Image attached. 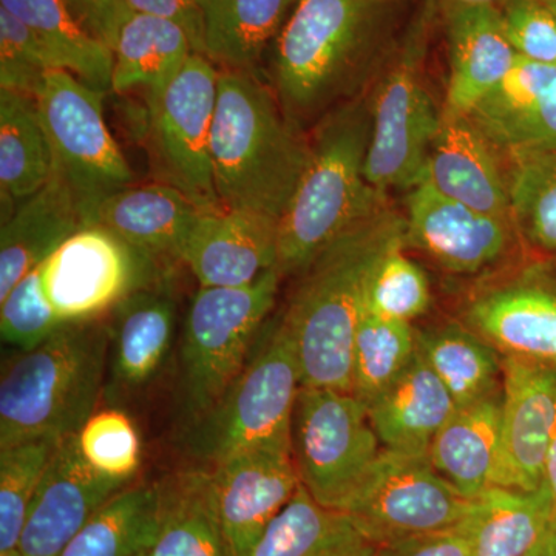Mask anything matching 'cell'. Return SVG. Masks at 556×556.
<instances>
[{
  "label": "cell",
  "mask_w": 556,
  "mask_h": 556,
  "mask_svg": "<svg viewBox=\"0 0 556 556\" xmlns=\"http://www.w3.org/2000/svg\"><path fill=\"white\" fill-rule=\"evenodd\" d=\"M159 522L155 484L127 485L110 497L60 556H144Z\"/></svg>",
  "instance_id": "obj_35"
},
{
  "label": "cell",
  "mask_w": 556,
  "mask_h": 556,
  "mask_svg": "<svg viewBox=\"0 0 556 556\" xmlns=\"http://www.w3.org/2000/svg\"><path fill=\"white\" fill-rule=\"evenodd\" d=\"M203 211L197 201L166 182L130 186L94 207L87 226L112 230L153 258L179 260L182 244Z\"/></svg>",
  "instance_id": "obj_23"
},
{
  "label": "cell",
  "mask_w": 556,
  "mask_h": 556,
  "mask_svg": "<svg viewBox=\"0 0 556 556\" xmlns=\"http://www.w3.org/2000/svg\"><path fill=\"white\" fill-rule=\"evenodd\" d=\"M439 5V3H438ZM448 46V83L441 118H464L518 60L496 5H439Z\"/></svg>",
  "instance_id": "obj_20"
},
{
  "label": "cell",
  "mask_w": 556,
  "mask_h": 556,
  "mask_svg": "<svg viewBox=\"0 0 556 556\" xmlns=\"http://www.w3.org/2000/svg\"><path fill=\"white\" fill-rule=\"evenodd\" d=\"M53 155L30 94L0 89L2 222L53 177Z\"/></svg>",
  "instance_id": "obj_31"
},
{
  "label": "cell",
  "mask_w": 556,
  "mask_h": 556,
  "mask_svg": "<svg viewBox=\"0 0 556 556\" xmlns=\"http://www.w3.org/2000/svg\"><path fill=\"white\" fill-rule=\"evenodd\" d=\"M371 124L369 89L313 127L308 167L278 225L281 278L298 277L329 243L390 203L365 177Z\"/></svg>",
  "instance_id": "obj_4"
},
{
  "label": "cell",
  "mask_w": 556,
  "mask_h": 556,
  "mask_svg": "<svg viewBox=\"0 0 556 556\" xmlns=\"http://www.w3.org/2000/svg\"><path fill=\"white\" fill-rule=\"evenodd\" d=\"M407 244H399L379 263L369 283L367 311L390 320H412L427 313L430 285L424 270L404 254Z\"/></svg>",
  "instance_id": "obj_40"
},
{
  "label": "cell",
  "mask_w": 556,
  "mask_h": 556,
  "mask_svg": "<svg viewBox=\"0 0 556 556\" xmlns=\"http://www.w3.org/2000/svg\"><path fill=\"white\" fill-rule=\"evenodd\" d=\"M405 223L407 247L459 274L478 273L503 257L514 226L447 199L427 181L409 190Z\"/></svg>",
  "instance_id": "obj_17"
},
{
  "label": "cell",
  "mask_w": 556,
  "mask_h": 556,
  "mask_svg": "<svg viewBox=\"0 0 556 556\" xmlns=\"http://www.w3.org/2000/svg\"><path fill=\"white\" fill-rule=\"evenodd\" d=\"M417 353L452 394L456 407H466L500 391L503 358L478 332L457 324L416 331Z\"/></svg>",
  "instance_id": "obj_34"
},
{
  "label": "cell",
  "mask_w": 556,
  "mask_h": 556,
  "mask_svg": "<svg viewBox=\"0 0 556 556\" xmlns=\"http://www.w3.org/2000/svg\"><path fill=\"white\" fill-rule=\"evenodd\" d=\"M439 5H496L506 2V0H437Z\"/></svg>",
  "instance_id": "obj_51"
},
{
  "label": "cell",
  "mask_w": 556,
  "mask_h": 556,
  "mask_svg": "<svg viewBox=\"0 0 556 556\" xmlns=\"http://www.w3.org/2000/svg\"><path fill=\"white\" fill-rule=\"evenodd\" d=\"M468 325L504 356L556 365V295L535 287L486 292L468 306Z\"/></svg>",
  "instance_id": "obj_27"
},
{
  "label": "cell",
  "mask_w": 556,
  "mask_h": 556,
  "mask_svg": "<svg viewBox=\"0 0 556 556\" xmlns=\"http://www.w3.org/2000/svg\"><path fill=\"white\" fill-rule=\"evenodd\" d=\"M219 70L193 53L178 75L146 93L150 155L161 182L185 192L204 208H218L212 175L211 137Z\"/></svg>",
  "instance_id": "obj_12"
},
{
  "label": "cell",
  "mask_w": 556,
  "mask_h": 556,
  "mask_svg": "<svg viewBox=\"0 0 556 556\" xmlns=\"http://www.w3.org/2000/svg\"><path fill=\"white\" fill-rule=\"evenodd\" d=\"M192 54L188 33L178 24L131 11L113 47L112 91L160 90Z\"/></svg>",
  "instance_id": "obj_32"
},
{
  "label": "cell",
  "mask_w": 556,
  "mask_h": 556,
  "mask_svg": "<svg viewBox=\"0 0 556 556\" xmlns=\"http://www.w3.org/2000/svg\"><path fill=\"white\" fill-rule=\"evenodd\" d=\"M134 13L150 14L175 22L188 33L193 53L203 56V22L199 0H127Z\"/></svg>",
  "instance_id": "obj_47"
},
{
  "label": "cell",
  "mask_w": 556,
  "mask_h": 556,
  "mask_svg": "<svg viewBox=\"0 0 556 556\" xmlns=\"http://www.w3.org/2000/svg\"><path fill=\"white\" fill-rule=\"evenodd\" d=\"M456 408L447 388L416 353L404 375L368 408V417L382 448L428 457Z\"/></svg>",
  "instance_id": "obj_26"
},
{
  "label": "cell",
  "mask_w": 556,
  "mask_h": 556,
  "mask_svg": "<svg viewBox=\"0 0 556 556\" xmlns=\"http://www.w3.org/2000/svg\"><path fill=\"white\" fill-rule=\"evenodd\" d=\"M130 485L94 470L84 459L78 434L61 439L28 511L20 541L25 556H60L105 503Z\"/></svg>",
  "instance_id": "obj_15"
},
{
  "label": "cell",
  "mask_w": 556,
  "mask_h": 556,
  "mask_svg": "<svg viewBox=\"0 0 556 556\" xmlns=\"http://www.w3.org/2000/svg\"><path fill=\"white\" fill-rule=\"evenodd\" d=\"M361 540L345 514L320 506L300 482L249 556H340Z\"/></svg>",
  "instance_id": "obj_36"
},
{
  "label": "cell",
  "mask_w": 556,
  "mask_h": 556,
  "mask_svg": "<svg viewBox=\"0 0 556 556\" xmlns=\"http://www.w3.org/2000/svg\"><path fill=\"white\" fill-rule=\"evenodd\" d=\"M437 0H424L407 22L371 89V138L365 177L380 192L424 181L428 152L441 126L426 80V60Z\"/></svg>",
  "instance_id": "obj_6"
},
{
  "label": "cell",
  "mask_w": 556,
  "mask_h": 556,
  "mask_svg": "<svg viewBox=\"0 0 556 556\" xmlns=\"http://www.w3.org/2000/svg\"><path fill=\"white\" fill-rule=\"evenodd\" d=\"M211 467L219 517L236 556H249L300 485L292 453L252 448Z\"/></svg>",
  "instance_id": "obj_18"
},
{
  "label": "cell",
  "mask_w": 556,
  "mask_h": 556,
  "mask_svg": "<svg viewBox=\"0 0 556 556\" xmlns=\"http://www.w3.org/2000/svg\"><path fill=\"white\" fill-rule=\"evenodd\" d=\"M56 62L38 36L0 7V89L35 98Z\"/></svg>",
  "instance_id": "obj_43"
},
{
  "label": "cell",
  "mask_w": 556,
  "mask_h": 556,
  "mask_svg": "<svg viewBox=\"0 0 556 556\" xmlns=\"http://www.w3.org/2000/svg\"><path fill=\"white\" fill-rule=\"evenodd\" d=\"M522 556H556V521L547 530L546 535Z\"/></svg>",
  "instance_id": "obj_48"
},
{
  "label": "cell",
  "mask_w": 556,
  "mask_h": 556,
  "mask_svg": "<svg viewBox=\"0 0 556 556\" xmlns=\"http://www.w3.org/2000/svg\"><path fill=\"white\" fill-rule=\"evenodd\" d=\"M471 500L431 466L430 457L382 448L342 514L372 546L457 527Z\"/></svg>",
  "instance_id": "obj_11"
},
{
  "label": "cell",
  "mask_w": 556,
  "mask_h": 556,
  "mask_svg": "<svg viewBox=\"0 0 556 556\" xmlns=\"http://www.w3.org/2000/svg\"><path fill=\"white\" fill-rule=\"evenodd\" d=\"M547 5L551 7L552 10H554V13L556 14V0H546Z\"/></svg>",
  "instance_id": "obj_53"
},
{
  "label": "cell",
  "mask_w": 556,
  "mask_h": 556,
  "mask_svg": "<svg viewBox=\"0 0 556 556\" xmlns=\"http://www.w3.org/2000/svg\"><path fill=\"white\" fill-rule=\"evenodd\" d=\"M280 219L247 208H208L190 228L179 262L201 288L247 287L276 268Z\"/></svg>",
  "instance_id": "obj_16"
},
{
  "label": "cell",
  "mask_w": 556,
  "mask_h": 556,
  "mask_svg": "<svg viewBox=\"0 0 556 556\" xmlns=\"http://www.w3.org/2000/svg\"><path fill=\"white\" fill-rule=\"evenodd\" d=\"M76 22L113 51L124 21L131 13L127 0H64Z\"/></svg>",
  "instance_id": "obj_45"
},
{
  "label": "cell",
  "mask_w": 556,
  "mask_h": 556,
  "mask_svg": "<svg viewBox=\"0 0 556 556\" xmlns=\"http://www.w3.org/2000/svg\"><path fill=\"white\" fill-rule=\"evenodd\" d=\"M309 156V138L288 118L262 75L219 70L211 137L219 206L280 219Z\"/></svg>",
  "instance_id": "obj_3"
},
{
  "label": "cell",
  "mask_w": 556,
  "mask_h": 556,
  "mask_svg": "<svg viewBox=\"0 0 556 556\" xmlns=\"http://www.w3.org/2000/svg\"><path fill=\"white\" fill-rule=\"evenodd\" d=\"M110 388L130 394L160 375L174 343L177 302L166 285L139 288L108 314Z\"/></svg>",
  "instance_id": "obj_21"
},
{
  "label": "cell",
  "mask_w": 556,
  "mask_h": 556,
  "mask_svg": "<svg viewBox=\"0 0 556 556\" xmlns=\"http://www.w3.org/2000/svg\"><path fill=\"white\" fill-rule=\"evenodd\" d=\"M84 459L110 478L130 482L141 463V441L130 417L119 409L94 413L78 433Z\"/></svg>",
  "instance_id": "obj_41"
},
{
  "label": "cell",
  "mask_w": 556,
  "mask_h": 556,
  "mask_svg": "<svg viewBox=\"0 0 556 556\" xmlns=\"http://www.w3.org/2000/svg\"><path fill=\"white\" fill-rule=\"evenodd\" d=\"M556 521V504L544 482L533 492L492 485L471 500L459 529L471 556H522Z\"/></svg>",
  "instance_id": "obj_28"
},
{
  "label": "cell",
  "mask_w": 556,
  "mask_h": 556,
  "mask_svg": "<svg viewBox=\"0 0 556 556\" xmlns=\"http://www.w3.org/2000/svg\"><path fill=\"white\" fill-rule=\"evenodd\" d=\"M156 489L159 522L144 556H236L219 517L211 467L175 471Z\"/></svg>",
  "instance_id": "obj_24"
},
{
  "label": "cell",
  "mask_w": 556,
  "mask_h": 556,
  "mask_svg": "<svg viewBox=\"0 0 556 556\" xmlns=\"http://www.w3.org/2000/svg\"><path fill=\"white\" fill-rule=\"evenodd\" d=\"M64 325L43 295L39 268L22 278L7 298L0 300V334L3 343L21 351L39 346Z\"/></svg>",
  "instance_id": "obj_42"
},
{
  "label": "cell",
  "mask_w": 556,
  "mask_h": 556,
  "mask_svg": "<svg viewBox=\"0 0 556 556\" xmlns=\"http://www.w3.org/2000/svg\"><path fill=\"white\" fill-rule=\"evenodd\" d=\"M0 556H25V555L22 554L20 548H11V551L2 552V554H0Z\"/></svg>",
  "instance_id": "obj_52"
},
{
  "label": "cell",
  "mask_w": 556,
  "mask_h": 556,
  "mask_svg": "<svg viewBox=\"0 0 556 556\" xmlns=\"http://www.w3.org/2000/svg\"><path fill=\"white\" fill-rule=\"evenodd\" d=\"M497 156V150L467 116L441 118L424 181L450 200L514 222L508 178Z\"/></svg>",
  "instance_id": "obj_22"
},
{
  "label": "cell",
  "mask_w": 556,
  "mask_h": 556,
  "mask_svg": "<svg viewBox=\"0 0 556 556\" xmlns=\"http://www.w3.org/2000/svg\"><path fill=\"white\" fill-rule=\"evenodd\" d=\"M156 258L102 226H84L50 255L40 287L64 324L108 316L121 300L156 283Z\"/></svg>",
  "instance_id": "obj_13"
},
{
  "label": "cell",
  "mask_w": 556,
  "mask_h": 556,
  "mask_svg": "<svg viewBox=\"0 0 556 556\" xmlns=\"http://www.w3.org/2000/svg\"><path fill=\"white\" fill-rule=\"evenodd\" d=\"M298 0H199L203 56L218 70L262 75Z\"/></svg>",
  "instance_id": "obj_29"
},
{
  "label": "cell",
  "mask_w": 556,
  "mask_h": 556,
  "mask_svg": "<svg viewBox=\"0 0 556 556\" xmlns=\"http://www.w3.org/2000/svg\"><path fill=\"white\" fill-rule=\"evenodd\" d=\"M412 324L390 320L365 311L353 348V396L371 407L416 357Z\"/></svg>",
  "instance_id": "obj_37"
},
{
  "label": "cell",
  "mask_w": 556,
  "mask_h": 556,
  "mask_svg": "<svg viewBox=\"0 0 556 556\" xmlns=\"http://www.w3.org/2000/svg\"><path fill=\"white\" fill-rule=\"evenodd\" d=\"M408 0H298L262 72L300 130L365 93L404 33Z\"/></svg>",
  "instance_id": "obj_1"
},
{
  "label": "cell",
  "mask_w": 556,
  "mask_h": 556,
  "mask_svg": "<svg viewBox=\"0 0 556 556\" xmlns=\"http://www.w3.org/2000/svg\"><path fill=\"white\" fill-rule=\"evenodd\" d=\"M467 118L510 159L556 150V65L518 56Z\"/></svg>",
  "instance_id": "obj_19"
},
{
  "label": "cell",
  "mask_w": 556,
  "mask_h": 556,
  "mask_svg": "<svg viewBox=\"0 0 556 556\" xmlns=\"http://www.w3.org/2000/svg\"><path fill=\"white\" fill-rule=\"evenodd\" d=\"M501 416L503 391L500 390L456 408L431 444L428 453L431 466L468 500L493 485L500 459Z\"/></svg>",
  "instance_id": "obj_30"
},
{
  "label": "cell",
  "mask_w": 556,
  "mask_h": 556,
  "mask_svg": "<svg viewBox=\"0 0 556 556\" xmlns=\"http://www.w3.org/2000/svg\"><path fill=\"white\" fill-rule=\"evenodd\" d=\"M108 316L65 324L3 368L0 448L78 434L94 415L105 386Z\"/></svg>",
  "instance_id": "obj_5"
},
{
  "label": "cell",
  "mask_w": 556,
  "mask_h": 556,
  "mask_svg": "<svg viewBox=\"0 0 556 556\" xmlns=\"http://www.w3.org/2000/svg\"><path fill=\"white\" fill-rule=\"evenodd\" d=\"M500 10L508 42L519 58L556 65V14L546 0H506Z\"/></svg>",
  "instance_id": "obj_44"
},
{
  "label": "cell",
  "mask_w": 556,
  "mask_h": 556,
  "mask_svg": "<svg viewBox=\"0 0 556 556\" xmlns=\"http://www.w3.org/2000/svg\"><path fill=\"white\" fill-rule=\"evenodd\" d=\"M257 345L222 401L190 424L189 452L203 466L244 450L292 453V413L302 387L298 348L281 318Z\"/></svg>",
  "instance_id": "obj_7"
},
{
  "label": "cell",
  "mask_w": 556,
  "mask_h": 556,
  "mask_svg": "<svg viewBox=\"0 0 556 556\" xmlns=\"http://www.w3.org/2000/svg\"><path fill=\"white\" fill-rule=\"evenodd\" d=\"M0 7L38 36L58 68L91 89L112 91L113 51L80 27L64 0H0Z\"/></svg>",
  "instance_id": "obj_33"
},
{
  "label": "cell",
  "mask_w": 556,
  "mask_h": 556,
  "mask_svg": "<svg viewBox=\"0 0 556 556\" xmlns=\"http://www.w3.org/2000/svg\"><path fill=\"white\" fill-rule=\"evenodd\" d=\"M501 448L493 485L533 492L546 482L556 434V365L503 358Z\"/></svg>",
  "instance_id": "obj_14"
},
{
  "label": "cell",
  "mask_w": 556,
  "mask_h": 556,
  "mask_svg": "<svg viewBox=\"0 0 556 556\" xmlns=\"http://www.w3.org/2000/svg\"><path fill=\"white\" fill-rule=\"evenodd\" d=\"M407 223L390 203L329 243L299 274L281 321L298 348L303 387L353 393V348L369 283Z\"/></svg>",
  "instance_id": "obj_2"
},
{
  "label": "cell",
  "mask_w": 556,
  "mask_h": 556,
  "mask_svg": "<svg viewBox=\"0 0 556 556\" xmlns=\"http://www.w3.org/2000/svg\"><path fill=\"white\" fill-rule=\"evenodd\" d=\"M546 482L551 486L552 495H554L556 504V434L554 442H552L551 450H548L546 463Z\"/></svg>",
  "instance_id": "obj_49"
},
{
  "label": "cell",
  "mask_w": 556,
  "mask_h": 556,
  "mask_svg": "<svg viewBox=\"0 0 556 556\" xmlns=\"http://www.w3.org/2000/svg\"><path fill=\"white\" fill-rule=\"evenodd\" d=\"M375 556H471L470 543L459 527L422 533L376 546Z\"/></svg>",
  "instance_id": "obj_46"
},
{
  "label": "cell",
  "mask_w": 556,
  "mask_h": 556,
  "mask_svg": "<svg viewBox=\"0 0 556 556\" xmlns=\"http://www.w3.org/2000/svg\"><path fill=\"white\" fill-rule=\"evenodd\" d=\"M375 552L376 546H372L368 541L361 540L340 556H375Z\"/></svg>",
  "instance_id": "obj_50"
},
{
  "label": "cell",
  "mask_w": 556,
  "mask_h": 556,
  "mask_svg": "<svg viewBox=\"0 0 556 556\" xmlns=\"http://www.w3.org/2000/svg\"><path fill=\"white\" fill-rule=\"evenodd\" d=\"M61 439L0 448V554L17 548L28 511Z\"/></svg>",
  "instance_id": "obj_38"
},
{
  "label": "cell",
  "mask_w": 556,
  "mask_h": 556,
  "mask_svg": "<svg viewBox=\"0 0 556 556\" xmlns=\"http://www.w3.org/2000/svg\"><path fill=\"white\" fill-rule=\"evenodd\" d=\"M514 222L544 249H556V150L511 159Z\"/></svg>",
  "instance_id": "obj_39"
},
{
  "label": "cell",
  "mask_w": 556,
  "mask_h": 556,
  "mask_svg": "<svg viewBox=\"0 0 556 556\" xmlns=\"http://www.w3.org/2000/svg\"><path fill=\"white\" fill-rule=\"evenodd\" d=\"M291 447L302 485L320 506L338 511L382 452L356 396L303 386L292 413Z\"/></svg>",
  "instance_id": "obj_10"
},
{
  "label": "cell",
  "mask_w": 556,
  "mask_h": 556,
  "mask_svg": "<svg viewBox=\"0 0 556 556\" xmlns=\"http://www.w3.org/2000/svg\"><path fill=\"white\" fill-rule=\"evenodd\" d=\"M84 228L72 190L53 174L38 193L25 200L0 229V300Z\"/></svg>",
  "instance_id": "obj_25"
},
{
  "label": "cell",
  "mask_w": 556,
  "mask_h": 556,
  "mask_svg": "<svg viewBox=\"0 0 556 556\" xmlns=\"http://www.w3.org/2000/svg\"><path fill=\"white\" fill-rule=\"evenodd\" d=\"M105 94L67 70L47 73L35 100L53 155V174L72 190L87 226L94 207L134 185V170L110 134Z\"/></svg>",
  "instance_id": "obj_9"
},
{
  "label": "cell",
  "mask_w": 556,
  "mask_h": 556,
  "mask_svg": "<svg viewBox=\"0 0 556 556\" xmlns=\"http://www.w3.org/2000/svg\"><path fill=\"white\" fill-rule=\"evenodd\" d=\"M281 276L266 270L254 283L201 288L182 328V399L190 424L207 415L247 367L255 338L276 306Z\"/></svg>",
  "instance_id": "obj_8"
}]
</instances>
